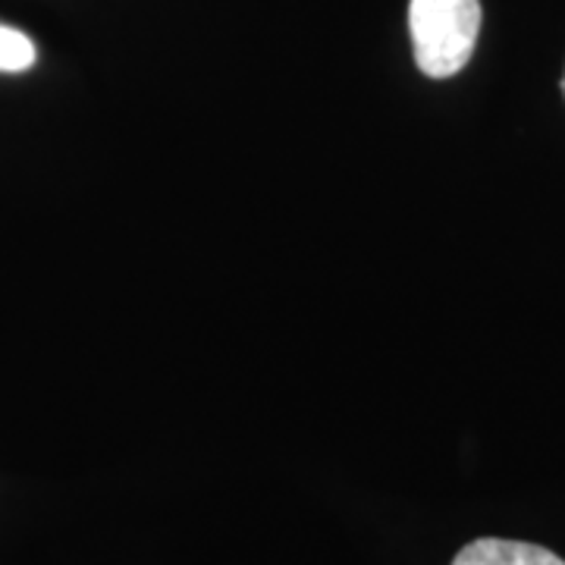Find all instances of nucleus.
<instances>
[{"label":"nucleus","mask_w":565,"mask_h":565,"mask_svg":"<svg viewBox=\"0 0 565 565\" xmlns=\"http://www.w3.org/2000/svg\"><path fill=\"white\" fill-rule=\"evenodd\" d=\"M415 63L430 79L462 73L481 32V0H408Z\"/></svg>","instance_id":"1"},{"label":"nucleus","mask_w":565,"mask_h":565,"mask_svg":"<svg viewBox=\"0 0 565 565\" xmlns=\"http://www.w3.org/2000/svg\"><path fill=\"white\" fill-rule=\"evenodd\" d=\"M452 565H565L553 550L525 541H503V537H481L456 553Z\"/></svg>","instance_id":"2"},{"label":"nucleus","mask_w":565,"mask_h":565,"mask_svg":"<svg viewBox=\"0 0 565 565\" xmlns=\"http://www.w3.org/2000/svg\"><path fill=\"white\" fill-rule=\"evenodd\" d=\"M35 61H39V51L32 39L20 29L0 22V73H25L35 66Z\"/></svg>","instance_id":"3"},{"label":"nucleus","mask_w":565,"mask_h":565,"mask_svg":"<svg viewBox=\"0 0 565 565\" xmlns=\"http://www.w3.org/2000/svg\"><path fill=\"white\" fill-rule=\"evenodd\" d=\"M563 92H565V79H563Z\"/></svg>","instance_id":"4"}]
</instances>
